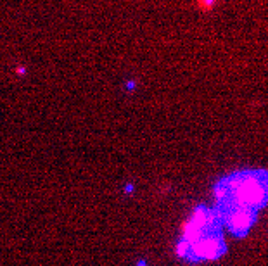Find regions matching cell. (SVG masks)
Returning <instances> with one entry per match:
<instances>
[{
  "instance_id": "cell-2",
  "label": "cell",
  "mask_w": 268,
  "mask_h": 266,
  "mask_svg": "<svg viewBox=\"0 0 268 266\" xmlns=\"http://www.w3.org/2000/svg\"><path fill=\"white\" fill-rule=\"evenodd\" d=\"M223 211H216L221 221L227 225V228L230 230L237 237H244V235L251 230V226L256 221V213L251 208H242V206H230V204H221L220 206Z\"/></svg>"
},
{
  "instance_id": "cell-3",
  "label": "cell",
  "mask_w": 268,
  "mask_h": 266,
  "mask_svg": "<svg viewBox=\"0 0 268 266\" xmlns=\"http://www.w3.org/2000/svg\"><path fill=\"white\" fill-rule=\"evenodd\" d=\"M225 252V242L220 232H209L190 244L187 259L190 261H211L218 259Z\"/></svg>"
},
{
  "instance_id": "cell-1",
  "label": "cell",
  "mask_w": 268,
  "mask_h": 266,
  "mask_svg": "<svg viewBox=\"0 0 268 266\" xmlns=\"http://www.w3.org/2000/svg\"><path fill=\"white\" fill-rule=\"evenodd\" d=\"M221 183L227 188V197L220 206L230 204L258 211L268 204V171L265 170L239 171L223 178Z\"/></svg>"
},
{
  "instance_id": "cell-4",
  "label": "cell",
  "mask_w": 268,
  "mask_h": 266,
  "mask_svg": "<svg viewBox=\"0 0 268 266\" xmlns=\"http://www.w3.org/2000/svg\"><path fill=\"white\" fill-rule=\"evenodd\" d=\"M189 249H190V245H189V242H185V240H180L177 245V254L180 256V257H187L189 254Z\"/></svg>"
}]
</instances>
